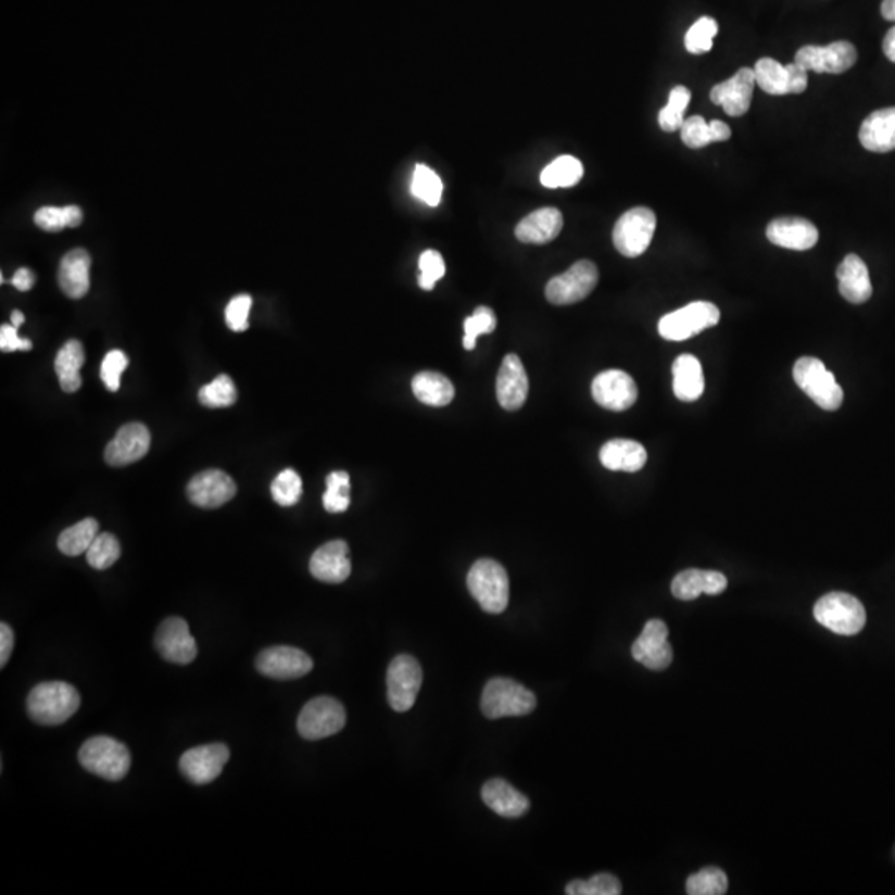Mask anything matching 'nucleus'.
Wrapping results in <instances>:
<instances>
[{"label": "nucleus", "instance_id": "11", "mask_svg": "<svg viewBox=\"0 0 895 895\" xmlns=\"http://www.w3.org/2000/svg\"><path fill=\"white\" fill-rule=\"evenodd\" d=\"M598 282V270L591 261H578L569 270L547 282L546 299L554 305L584 301Z\"/></svg>", "mask_w": 895, "mask_h": 895}, {"label": "nucleus", "instance_id": "48", "mask_svg": "<svg viewBox=\"0 0 895 895\" xmlns=\"http://www.w3.org/2000/svg\"><path fill=\"white\" fill-rule=\"evenodd\" d=\"M496 329V315L490 307H478L472 315H469L465 320V339L463 345L466 350H472L476 346V340L479 336L491 333Z\"/></svg>", "mask_w": 895, "mask_h": 895}, {"label": "nucleus", "instance_id": "9", "mask_svg": "<svg viewBox=\"0 0 895 895\" xmlns=\"http://www.w3.org/2000/svg\"><path fill=\"white\" fill-rule=\"evenodd\" d=\"M346 715L342 703L330 696H318L302 708L298 730L302 739L323 740L339 733L345 727Z\"/></svg>", "mask_w": 895, "mask_h": 895}, {"label": "nucleus", "instance_id": "53", "mask_svg": "<svg viewBox=\"0 0 895 895\" xmlns=\"http://www.w3.org/2000/svg\"><path fill=\"white\" fill-rule=\"evenodd\" d=\"M14 651V632L8 623H0V667L4 668Z\"/></svg>", "mask_w": 895, "mask_h": 895}, {"label": "nucleus", "instance_id": "28", "mask_svg": "<svg viewBox=\"0 0 895 895\" xmlns=\"http://www.w3.org/2000/svg\"><path fill=\"white\" fill-rule=\"evenodd\" d=\"M840 292L850 304H865L871 299L872 283L869 269L859 255L849 254L837 267Z\"/></svg>", "mask_w": 895, "mask_h": 895}, {"label": "nucleus", "instance_id": "31", "mask_svg": "<svg viewBox=\"0 0 895 895\" xmlns=\"http://www.w3.org/2000/svg\"><path fill=\"white\" fill-rule=\"evenodd\" d=\"M601 463L610 471H641L647 463V452L633 440L607 441L601 448Z\"/></svg>", "mask_w": 895, "mask_h": 895}, {"label": "nucleus", "instance_id": "37", "mask_svg": "<svg viewBox=\"0 0 895 895\" xmlns=\"http://www.w3.org/2000/svg\"><path fill=\"white\" fill-rule=\"evenodd\" d=\"M584 176V166L578 157L559 156L542 169L541 185L546 188H570L578 185Z\"/></svg>", "mask_w": 895, "mask_h": 895}, {"label": "nucleus", "instance_id": "18", "mask_svg": "<svg viewBox=\"0 0 895 895\" xmlns=\"http://www.w3.org/2000/svg\"><path fill=\"white\" fill-rule=\"evenodd\" d=\"M592 396L602 408L623 412L636 402L639 390L635 381L622 370H607L592 381Z\"/></svg>", "mask_w": 895, "mask_h": 895}, {"label": "nucleus", "instance_id": "40", "mask_svg": "<svg viewBox=\"0 0 895 895\" xmlns=\"http://www.w3.org/2000/svg\"><path fill=\"white\" fill-rule=\"evenodd\" d=\"M412 194L417 200L424 201L428 206H438L441 197H443V181L433 169L425 165H417L415 173H413Z\"/></svg>", "mask_w": 895, "mask_h": 895}, {"label": "nucleus", "instance_id": "15", "mask_svg": "<svg viewBox=\"0 0 895 895\" xmlns=\"http://www.w3.org/2000/svg\"><path fill=\"white\" fill-rule=\"evenodd\" d=\"M632 657L651 670L660 671L670 667L673 651L668 642V627L664 620H648L641 636L633 642Z\"/></svg>", "mask_w": 895, "mask_h": 895}, {"label": "nucleus", "instance_id": "54", "mask_svg": "<svg viewBox=\"0 0 895 895\" xmlns=\"http://www.w3.org/2000/svg\"><path fill=\"white\" fill-rule=\"evenodd\" d=\"M11 283L15 289H18V291H30L34 283H36V274L31 273L27 267H21V269L15 273V276L12 277Z\"/></svg>", "mask_w": 895, "mask_h": 895}, {"label": "nucleus", "instance_id": "43", "mask_svg": "<svg viewBox=\"0 0 895 895\" xmlns=\"http://www.w3.org/2000/svg\"><path fill=\"white\" fill-rule=\"evenodd\" d=\"M728 891V878L721 869L705 868L686 881L690 895H721Z\"/></svg>", "mask_w": 895, "mask_h": 895}, {"label": "nucleus", "instance_id": "1", "mask_svg": "<svg viewBox=\"0 0 895 895\" xmlns=\"http://www.w3.org/2000/svg\"><path fill=\"white\" fill-rule=\"evenodd\" d=\"M80 708V695L71 683L46 682L31 690L27 711L31 721L47 727L65 723Z\"/></svg>", "mask_w": 895, "mask_h": 895}, {"label": "nucleus", "instance_id": "20", "mask_svg": "<svg viewBox=\"0 0 895 895\" xmlns=\"http://www.w3.org/2000/svg\"><path fill=\"white\" fill-rule=\"evenodd\" d=\"M236 496V483L231 476L219 469H206L194 476L188 484L191 503L206 509L224 506Z\"/></svg>", "mask_w": 895, "mask_h": 895}, {"label": "nucleus", "instance_id": "55", "mask_svg": "<svg viewBox=\"0 0 895 895\" xmlns=\"http://www.w3.org/2000/svg\"><path fill=\"white\" fill-rule=\"evenodd\" d=\"M882 50H884V55L887 56L891 62L895 63V27H892L891 30L885 34Z\"/></svg>", "mask_w": 895, "mask_h": 895}, {"label": "nucleus", "instance_id": "49", "mask_svg": "<svg viewBox=\"0 0 895 895\" xmlns=\"http://www.w3.org/2000/svg\"><path fill=\"white\" fill-rule=\"evenodd\" d=\"M418 267H420L418 283H420L424 291H431L434 283L446 273L443 257H441L440 252L433 251V249H428V251H425L424 254L420 255Z\"/></svg>", "mask_w": 895, "mask_h": 895}, {"label": "nucleus", "instance_id": "32", "mask_svg": "<svg viewBox=\"0 0 895 895\" xmlns=\"http://www.w3.org/2000/svg\"><path fill=\"white\" fill-rule=\"evenodd\" d=\"M673 393L682 402H695L705 390L702 364L695 355L683 354L673 362Z\"/></svg>", "mask_w": 895, "mask_h": 895}, {"label": "nucleus", "instance_id": "8", "mask_svg": "<svg viewBox=\"0 0 895 895\" xmlns=\"http://www.w3.org/2000/svg\"><path fill=\"white\" fill-rule=\"evenodd\" d=\"M657 228V216L648 207L639 206L619 217L614 228V245L626 257H639L647 251Z\"/></svg>", "mask_w": 895, "mask_h": 895}, {"label": "nucleus", "instance_id": "26", "mask_svg": "<svg viewBox=\"0 0 895 895\" xmlns=\"http://www.w3.org/2000/svg\"><path fill=\"white\" fill-rule=\"evenodd\" d=\"M727 585V578L717 570L686 569L671 582V594L680 601H695L702 594H721Z\"/></svg>", "mask_w": 895, "mask_h": 895}, {"label": "nucleus", "instance_id": "42", "mask_svg": "<svg viewBox=\"0 0 895 895\" xmlns=\"http://www.w3.org/2000/svg\"><path fill=\"white\" fill-rule=\"evenodd\" d=\"M122 547L118 539L110 532L97 535L87 551V560L93 569L105 570L119 559Z\"/></svg>", "mask_w": 895, "mask_h": 895}, {"label": "nucleus", "instance_id": "13", "mask_svg": "<svg viewBox=\"0 0 895 895\" xmlns=\"http://www.w3.org/2000/svg\"><path fill=\"white\" fill-rule=\"evenodd\" d=\"M794 62L808 72L844 74L857 62V50L846 40L829 43L825 47L806 46L797 50Z\"/></svg>", "mask_w": 895, "mask_h": 895}, {"label": "nucleus", "instance_id": "46", "mask_svg": "<svg viewBox=\"0 0 895 895\" xmlns=\"http://www.w3.org/2000/svg\"><path fill=\"white\" fill-rule=\"evenodd\" d=\"M566 894L569 895H619L622 894V884L616 875L602 874L594 875L589 881H572L567 884Z\"/></svg>", "mask_w": 895, "mask_h": 895}, {"label": "nucleus", "instance_id": "30", "mask_svg": "<svg viewBox=\"0 0 895 895\" xmlns=\"http://www.w3.org/2000/svg\"><path fill=\"white\" fill-rule=\"evenodd\" d=\"M484 805L503 818H521L528 812L529 799L504 780H490L481 790Z\"/></svg>", "mask_w": 895, "mask_h": 895}, {"label": "nucleus", "instance_id": "10", "mask_svg": "<svg viewBox=\"0 0 895 895\" xmlns=\"http://www.w3.org/2000/svg\"><path fill=\"white\" fill-rule=\"evenodd\" d=\"M421 683L424 671L412 655H399L393 658L387 671V696L390 707L400 714L408 711L417 702Z\"/></svg>", "mask_w": 895, "mask_h": 895}, {"label": "nucleus", "instance_id": "52", "mask_svg": "<svg viewBox=\"0 0 895 895\" xmlns=\"http://www.w3.org/2000/svg\"><path fill=\"white\" fill-rule=\"evenodd\" d=\"M0 349L2 352H17V350H30L31 342L28 339L18 337L17 327H0Z\"/></svg>", "mask_w": 895, "mask_h": 895}, {"label": "nucleus", "instance_id": "7", "mask_svg": "<svg viewBox=\"0 0 895 895\" xmlns=\"http://www.w3.org/2000/svg\"><path fill=\"white\" fill-rule=\"evenodd\" d=\"M720 323V308L711 302H692L679 311L664 315L658 323V333L665 340L682 342L698 336Z\"/></svg>", "mask_w": 895, "mask_h": 895}, {"label": "nucleus", "instance_id": "41", "mask_svg": "<svg viewBox=\"0 0 895 895\" xmlns=\"http://www.w3.org/2000/svg\"><path fill=\"white\" fill-rule=\"evenodd\" d=\"M200 403L206 408H226L235 405L238 400V390L229 375H219L210 386H204L198 393Z\"/></svg>", "mask_w": 895, "mask_h": 895}, {"label": "nucleus", "instance_id": "12", "mask_svg": "<svg viewBox=\"0 0 895 895\" xmlns=\"http://www.w3.org/2000/svg\"><path fill=\"white\" fill-rule=\"evenodd\" d=\"M756 85L768 94H797L808 88V71L797 65H781L778 60L759 59L755 68Z\"/></svg>", "mask_w": 895, "mask_h": 895}, {"label": "nucleus", "instance_id": "35", "mask_svg": "<svg viewBox=\"0 0 895 895\" xmlns=\"http://www.w3.org/2000/svg\"><path fill=\"white\" fill-rule=\"evenodd\" d=\"M413 395L430 406H446L455 399V387L444 375L421 371L412 381Z\"/></svg>", "mask_w": 895, "mask_h": 895}, {"label": "nucleus", "instance_id": "5", "mask_svg": "<svg viewBox=\"0 0 895 895\" xmlns=\"http://www.w3.org/2000/svg\"><path fill=\"white\" fill-rule=\"evenodd\" d=\"M794 381L819 406L836 412L843 405L844 392L831 371L819 358L803 357L794 364Z\"/></svg>", "mask_w": 895, "mask_h": 895}, {"label": "nucleus", "instance_id": "45", "mask_svg": "<svg viewBox=\"0 0 895 895\" xmlns=\"http://www.w3.org/2000/svg\"><path fill=\"white\" fill-rule=\"evenodd\" d=\"M718 34V24L715 18L702 17L689 28L685 36V49L693 55L710 52L714 39Z\"/></svg>", "mask_w": 895, "mask_h": 895}, {"label": "nucleus", "instance_id": "57", "mask_svg": "<svg viewBox=\"0 0 895 895\" xmlns=\"http://www.w3.org/2000/svg\"><path fill=\"white\" fill-rule=\"evenodd\" d=\"M11 318H12V326L17 327V329H18V327L22 326V324H24V320H25L24 314H22L21 311L12 312V317Z\"/></svg>", "mask_w": 895, "mask_h": 895}, {"label": "nucleus", "instance_id": "44", "mask_svg": "<svg viewBox=\"0 0 895 895\" xmlns=\"http://www.w3.org/2000/svg\"><path fill=\"white\" fill-rule=\"evenodd\" d=\"M323 501L324 507L333 515L349 509L350 478L345 471H333L327 476V491Z\"/></svg>", "mask_w": 895, "mask_h": 895}, {"label": "nucleus", "instance_id": "23", "mask_svg": "<svg viewBox=\"0 0 895 895\" xmlns=\"http://www.w3.org/2000/svg\"><path fill=\"white\" fill-rule=\"evenodd\" d=\"M529 380L525 365L518 355L509 354L504 357L497 371L496 395L497 402L507 412L521 408L528 400Z\"/></svg>", "mask_w": 895, "mask_h": 895}, {"label": "nucleus", "instance_id": "14", "mask_svg": "<svg viewBox=\"0 0 895 895\" xmlns=\"http://www.w3.org/2000/svg\"><path fill=\"white\" fill-rule=\"evenodd\" d=\"M229 748L223 743L188 749L179 759V770L194 784H210L219 778L229 761Z\"/></svg>", "mask_w": 895, "mask_h": 895}, {"label": "nucleus", "instance_id": "39", "mask_svg": "<svg viewBox=\"0 0 895 895\" xmlns=\"http://www.w3.org/2000/svg\"><path fill=\"white\" fill-rule=\"evenodd\" d=\"M690 99H692V93H690L689 88L683 87V85H677V87L671 88L670 94H668L667 106L658 113V125H660L661 130L667 131V134H673V131L682 128L683 122H685V110L686 106L690 105Z\"/></svg>", "mask_w": 895, "mask_h": 895}, {"label": "nucleus", "instance_id": "50", "mask_svg": "<svg viewBox=\"0 0 895 895\" xmlns=\"http://www.w3.org/2000/svg\"><path fill=\"white\" fill-rule=\"evenodd\" d=\"M126 367H128V357L122 350H112L103 358L100 375H102L103 383L110 392H118L122 374Z\"/></svg>", "mask_w": 895, "mask_h": 895}, {"label": "nucleus", "instance_id": "56", "mask_svg": "<svg viewBox=\"0 0 895 895\" xmlns=\"http://www.w3.org/2000/svg\"><path fill=\"white\" fill-rule=\"evenodd\" d=\"M881 14L885 21L895 22V0H884L881 5Z\"/></svg>", "mask_w": 895, "mask_h": 895}, {"label": "nucleus", "instance_id": "36", "mask_svg": "<svg viewBox=\"0 0 895 895\" xmlns=\"http://www.w3.org/2000/svg\"><path fill=\"white\" fill-rule=\"evenodd\" d=\"M99 531L100 526L97 519H84V521L65 529V531L59 535L56 546H59L60 553L65 554V556L75 557L80 556V554H87L91 542L100 534Z\"/></svg>", "mask_w": 895, "mask_h": 895}, {"label": "nucleus", "instance_id": "2", "mask_svg": "<svg viewBox=\"0 0 895 895\" xmlns=\"http://www.w3.org/2000/svg\"><path fill=\"white\" fill-rule=\"evenodd\" d=\"M469 592L490 614H501L509 604V578L506 569L493 559H479L468 572Z\"/></svg>", "mask_w": 895, "mask_h": 895}, {"label": "nucleus", "instance_id": "16", "mask_svg": "<svg viewBox=\"0 0 895 895\" xmlns=\"http://www.w3.org/2000/svg\"><path fill=\"white\" fill-rule=\"evenodd\" d=\"M255 668L274 680H295L307 676L314 668V661L294 647H270L261 652L255 660Z\"/></svg>", "mask_w": 895, "mask_h": 895}, {"label": "nucleus", "instance_id": "47", "mask_svg": "<svg viewBox=\"0 0 895 895\" xmlns=\"http://www.w3.org/2000/svg\"><path fill=\"white\" fill-rule=\"evenodd\" d=\"M274 501L280 506H294L302 496V479L294 469H283L270 484Z\"/></svg>", "mask_w": 895, "mask_h": 895}, {"label": "nucleus", "instance_id": "21", "mask_svg": "<svg viewBox=\"0 0 895 895\" xmlns=\"http://www.w3.org/2000/svg\"><path fill=\"white\" fill-rule=\"evenodd\" d=\"M151 434L143 424H128L119 428L105 450L110 466H126L140 462L150 452Z\"/></svg>", "mask_w": 895, "mask_h": 895}, {"label": "nucleus", "instance_id": "17", "mask_svg": "<svg viewBox=\"0 0 895 895\" xmlns=\"http://www.w3.org/2000/svg\"><path fill=\"white\" fill-rule=\"evenodd\" d=\"M154 645L165 660L188 665L197 658L198 645L189 632L188 622L179 617H169L157 629Z\"/></svg>", "mask_w": 895, "mask_h": 895}, {"label": "nucleus", "instance_id": "25", "mask_svg": "<svg viewBox=\"0 0 895 895\" xmlns=\"http://www.w3.org/2000/svg\"><path fill=\"white\" fill-rule=\"evenodd\" d=\"M563 213L556 207H541L516 226V238L525 244H547L563 231Z\"/></svg>", "mask_w": 895, "mask_h": 895}, {"label": "nucleus", "instance_id": "3", "mask_svg": "<svg viewBox=\"0 0 895 895\" xmlns=\"http://www.w3.org/2000/svg\"><path fill=\"white\" fill-rule=\"evenodd\" d=\"M815 619L837 635L850 636L865 629L868 616L859 598L846 592H831L816 602Z\"/></svg>", "mask_w": 895, "mask_h": 895}, {"label": "nucleus", "instance_id": "24", "mask_svg": "<svg viewBox=\"0 0 895 895\" xmlns=\"http://www.w3.org/2000/svg\"><path fill=\"white\" fill-rule=\"evenodd\" d=\"M766 238L780 248L808 251L818 244L819 232L811 220L803 217H778L768 224Z\"/></svg>", "mask_w": 895, "mask_h": 895}, {"label": "nucleus", "instance_id": "51", "mask_svg": "<svg viewBox=\"0 0 895 895\" xmlns=\"http://www.w3.org/2000/svg\"><path fill=\"white\" fill-rule=\"evenodd\" d=\"M252 307V298L248 294L236 295L226 307V324L235 332H244L249 327V312Z\"/></svg>", "mask_w": 895, "mask_h": 895}, {"label": "nucleus", "instance_id": "33", "mask_svg": "<svg viewBox=\"0 0 895 895\" xmlns=\"http://www.w3.org/2000/svg\"><path fill=\"white\" fill-rule=\"evenodd\" d=\"M85 364V350L78 340H68L59 350L55 358V371L63 392L75 393L80 390V368Z\"/></svg>", "mask_w": 895, "mask_h": 895}, {"label": "nucleus", "instance_id": "38", "mask_svg": "<svg viewBox=\"0 0 895 895\" xmlns=\"http://www.w3.org/2000/svg\"><path fill=\"white\" fill-rule=\"evenodd\" d=\"M34 220L43 231L60 232L65 228H78L84 220V213L74 204L65 207L43 206L37 211Z\"/></svg>", "mask_w": 895, "mask_h": 895}, {"label": "nucleus", "instance_id": "29", "mask_svg": "<svg viewBox=\"0 0 895 895\" xmlns=\"http://www.w3.org/2000/svg\"><path fill=\"white\" fill-rule=\"evenodd\" d=\"M90 254L85 249H74L63 255L59 267V283L63 294L81 299L90 289Z\"/></svg>", "mask_w": 895, "mask_h": 895}, {"label": "nucleus", "instance_id": "6", "mask_svg": "<svg viewBox=\"0 0 895 895\" xmlns=\"http://www.w3.org/2000/svg\"><path fill=\"white\" fill-rule=\"evenodd\" d=\"M535 696L521 683L509 679H493L484 686L481 710L491 720L522 717L535 708Z\"/></svg>", "mask_w": 895, "mask_h": 895}, {"label": "nucleus", "instance_id": "34", "mask_svg": "<svg viewBox=\"0 0 895 895\" xmlns=\"http://www.w3.org/2000/svg\"><path fill=\"white\" fill-rule=\"evenodd\" d=\"M680 134H682L683 143L692 150L708 147L715 141H728L731 137L730 126L727 123L720 122V119L707 123L705 118L698 115L685 119L682 128H680Z\"/></svg>", "mask_w": 895, "mask_h": 895}, {"label": "nucleus", "instance_id": "27", "mask_svg": "<svg viewBox=\"0 0 895 895\" xmlns=\"http://www.w3.org/2000/svg\"><path fill=\"white\" fill-rule=\"evenodd\" d=\"M859 140L872 153L895 150V106L872 112L860 125Z\"/></svg>", "mask_w": 895, "mask_h": 895}, {"label": "nucleus", "instance_id": "4", "mask_svg": "<svg viewBox=\"0 0 895 895\" xmlns=\"http://www.w3.org/2000/svg\"><path fill=\"white\" fill-rule=\"evenodd\" d=\"M78 761L103 780L119 781L130 771L131 756L123 743L110 736H94L81 746Z\"/></svg>", "mask_w": 895, "mask_h": 895}, {"label": "nucleus", "instance_id": "22", "mask_svg": "<svg viewBox=\"0 0 895 895\" xmlns=\"http://www.w3.org/2000/svg\"><path fill=\"white\" fill-rule=\"evenodd\" d=\"M349 553L345 541L337 539V541L327 542L312 554L311 564H308L312 576L317 581L327 582V584H340L346 581L352 572Z\"/></svg>", "mask_w": 895, "mask_h": 895}, {"label": "nucleus", "instance_id": "19", "mask_svg": "<svg viewBox=\"0 0 895 895\" xmlns=\"http://www.w3.org/2000/svg\"><path fill=\"white\" fill-rule=\"evenodd\" d=\"M756 78L753 68H740L733 77L715 85L710 91V99L715 105L723 106L724 113L730 116H743L752 106L753 91Z\"/></svg>", "mask_w": 895, "mask_h": 895}]
</instances>
